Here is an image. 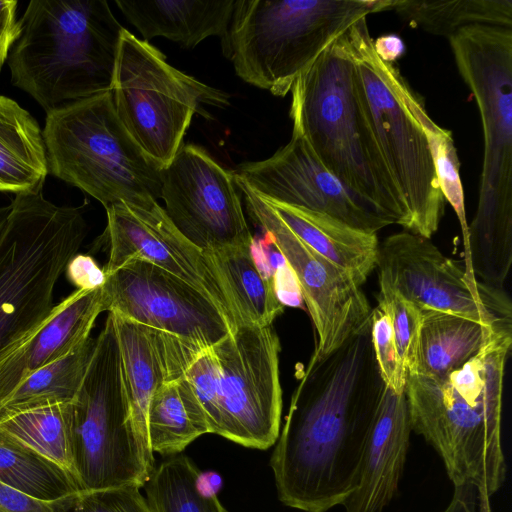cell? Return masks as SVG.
Returning <instances> with one entry per match:
<instances>
[{"label": "cell", "instance_id": "1f68e13d", "mask_svg": "<svg viewBox=\"0 0 512 512\" xmlns=\"http://www.w3.org/2000/svg\"><path fill=\"white\" fill-rule=\"evenodd\" d=\"M0 482L43 502H57L80 492L57 465L1 436Z\"/></svg>", "mask_w": 512, "mask_h": 512}, {"label": "cell", "instance_id": "5bb4252c", "mask_svg": "<svg viewBox=\"0 0 512 512\" xmlns=\"http://www.w3.org/2000/svg\"><path fill=\"white\" fill-rule=\"evenodd\" d=\"M234 179L249 215L263 228L295 276L317 333L312 355L322 359L368 328L373 309L361 286L297 238L266 199L235 174Z\"/></svg>", "mask_w": 512, "mask_h": 512}, {"label": "cell", "instance_id": "8d00e7d4", "mask_svg": "<svg viewBox=\"0 0 512 512\" xmlns=\"http://www.w3.org/2000/svg\"><path fill=\"white\" fill-rule=\"evenodd\" d=\"M137 485L80 491L71 496L61 512H152Z\"/></svg>", "mask_w": 512, "mask_h": 512}, {"label": "cell", "instance_id": "e0dca14e", "mask_svg": "<svg viewBox=\"0 0 512 512\" xmlns=\"http://www.w3.org/2000/svg\"><path fill=\"white\" fill-rule=\"evenodd\" d=\"M105 210L107 225L99 239L109 248L103 268L106 276L130 259L147 261L206 295L233 329L240 325L232 297L217 268L202 250L180 234L158 201L143 206L116 203Z\"/></svg>", "mask_w": 512, "mask_h": 512}, {"label": "cell", "instance_id": "4fadbf2b", "mask_svg": "<svg viewBox=\"0 0 512 512\" xmlns=\"http://www.w3.org/2000/svg\"><path fill=\"white\" fill-rule=\"evenodd\" d=\"M379 284L420 310L459 315L512 334V304L503 287L477 280L428 238L407 230L379 243Z\"/></svg>", "mask_w": 512, "mask_h": 512}, {"label": "cell", "instance_id": "6da1fadb", "mask_svg": "<svg viewBox=\"0 0 512 512\" xmlns=\"http://www.w3.org/2000/svg\"><path fill=\"white\" fill-rule=\"evenodd\" d=\"M384 387L370 326L326 357L311 356L270 459L284 505L327 512L356 489Z\"/></svg>", "mask_w": 512, "mask_h": 512}, {"label": "cell", "instance_id": "d590c367", "mask_svg": "<svg viewBox=\"0 0 512 512\" xmlns=\"http://www.w3.org/2000/svg\"><path fill=\"white\" fill-rule=\"evenodd\" d=\"M370 335L384 385L396 394L404 393L407 374L398 354L390 318L378 306L372 311Z\"/></svg>", "mask_w": 512, "mask_h": 512}, {"label": "cell", "instance_id": "3957f363", "mask_svg": "<svg viewBox=\"0 0 512 512\" xmlns=\"http://www.w3.org/2000/svg\"><path fill=\"white\" fill-rule=\"evenodd\" d=\"M347 30L294 82L293 128L346 188L408 230L407 208L369 120Z\"/></svg>", "mask_w": 512, "mask_h": 512}, {"label": "cell", "instance_id": "e575fe53", "mask_svg": "<svg viewBox=\"0 0 512 512\" xmlns=\"http://www.w3.org/2000/svg\"><path fill=\"white\" fill-rule=\"evenodd\" d=\"M183 376L189 382L203 412L208 433H213L218 410L220 369L213 347L200 348L187 362Z\"/></svg>", "mask_w": 512, "mask_h": 512}, {"label": "cell", "instance_id": "277c9868", "mask_svg": "<svg viewBox=\"0 0 512 512\" xmlns=\"http://www.w3.org/2000/svg\"><path fill=\"white\" fill-rule=\"evenodd\" d=\"M448 41L483 131L478 205L465 244L475 270L502 273L512 264V27L467 26Z\"/></svg>", "mask_w": 512, "mask_h": 512}, {"label": "cell", "instance_id": "603a6c76", "mask_svg": "<svg viewBox=\"0 0 512 512\" xmlns=\"http://www.w3.org/2000/svg\"><path fill=\"white\" fill-rule=\"evenodd\" d=\"M111 314L119 343L122 378L132 426L146 463L153 471L154 457L148 441L147 410L152 394L165 382L162 360L148 327Z\"/></svg>", "mask_w": 512, "mask_h": 512}, {"label": "cell", "instance_id": "74e56055", "mask_svg": "<svg viewBox=\"0 0 512 512\" xmlns=\"http://www.w3.org/2000/svg\"><path fill=\"white\" fill-rule=\"evenodd\" d=\"M65 273L78 290H94L102 287L106 281L103 269L87 254L77 253L72 257L66 265Z\"/></svg>", "mask_w": 512, "mask_h": 512}, {"label": "cell", "instance_id": "484cf974", "mask_svg": "<svg viewBox=\"0 0 512 512\" xmlns=\"http://www.w3.org/2000/svg\"><path fill=\"white\" fill-rule=\"evenodd\" d=\"M73 414V401L5 413L0 415V436L57 465L80 490L74 458Z\"/></svg>", "mask_w": 512, "mask_h": 512}, {"label": "cell", "instance_id": "b9f144b4", "mask_svg": "<svg viewBox=\"0 0 512 512\" xmlns=\"http://www.w3.org/2000/svg\"><path fill=\"white\" fill-rule=\"evenodd\" d=\"M373 47L377 56L390 64L400 59L405 53V44L396 34H386L373 39Z\"/></svg>", "mask_w": 512, "mask_h": 512}, {"label": "cell", "instance_id": "9a60e30c", "mask_svg": "<svg viewBox=\"0 0 512 512\" xmlns=\"http://www.w3.org/2000/svg\"><path fill=\"white\" fill-rule=\"evenodd\" d=\"M160 179L168 218L195 247L216 252L253 245L234 173L205 149L182 145Z\"/></svg>", "mask_w": 512, "mask_h": 512}, {"label": "cell", "instance_id": "60d3db41", "mask_svg": "<svg viewBox=\"0 0 512 512\" xmlns=\"http://www.w3.org/2000/svg\"><path fill=\"white\" fill-rule=\"evenodd\" d=\"M17 5L15 0H0V71L21 35L20 22L16 18Z\"/></svg>", "mask_w": 512, "mask_h": 512}, {"label": "cell", "instance_id": "d6a6232c", "mask_svg": "<svg viewBox=\"0 0 512 512\" xmlns=\"http://www.w3.org/2000/svg\"><path fill=\"white\" fill-rule=\"evenodd\" d=\"M412 109L426 134L432 152L436 174L444 199L454 209L466 240L464 190L460 178V162L452 133L438 126L428 115L423 98L416 92L412 97Z\"/></svg>", "mask_w": 512, "mask_h": 512}, {"label": "cell", "instance_id": "83f0119b", "mask_svg": "<svg viewBox=\"0 0 512 512\" xmlns=\"http://www.w3.org/2000/svg\"><path fill=\"white\" fill-rule=\"evenodd\" d=\"M251 247L204 253L226 285L240 325L269 326L282 314L284 305L276 294L273 278L260 271Z\"/></svg>", "mask_w": 512, "mask_h": 512}, {"label": "cell", "instance_id": "4dcf8cb0", "mask_svg": "<svg viewBox=\"0 0 512 512\" xmlns=\"http://www.w3.org/2000/svg\"><path fill=\"white\" fill-rule=\"evenodd\" d=\"M145 492L152 512H228L215 492L202 488L200 470L185 455H174L154 468Z\"/></svg>", "mask_w": 512, "mask_h": 512}, {"label": "cell", "instance_id": "cb8c5ba5", "mask_svg": "<svg viewBox=\"0 0 512 512\" xmlns=\"http://www.w3.org/2000/svg\"><path fill=\"white\" fill-rule=\"evenodd\" d=\"M48 173L43 130L16 101L0 95V192H38Z\"/></svg>", "mask_w": 512, "mask_h": 512}, {"label": "cell", "instance_id": "d6986e66", "mask_svg": "<svg viewBox=\"0 0 512 512\" xmlns=\"http://www.w3.org/2000/svg\"><path fill=\"white\" fill-rule=\"evenodd\" d=\"M412 432L405 393L384 387L367 441L358 485L345 512H382L397 493Z\"/></svg>", "mask_w": 512, "mask_h": 512}, {"label": "cell", "instance_id": "2e32d148", "mask_svg": "<svg viewBox=\"0 0 512 512\" xmlns=\"http://www.w3.org/2000/svg\"><path fill=\"white\" fill-rule=\"evenodd\" d=\"M102 303L103 311L199 347H211L234 330L206 295L140 259L106 276Z\"/></svg>", "mask_w": 512, "mask_h": 512}, {"label": "cell", "instance_id": "8992f818", "mask_svg": "<svg viewBox=\"0 0 512 512\" xmlns=\"http://www.w3.org/2000/svg\"><path fill=\"white\" fill-rule=\"evenodd\" d=\"M87 231L82 207L55 205L42 190L12 200L0 229V359L48 318Z\"/></svg>", "mask_w": 512, "mask_h": 512}, {"label": "cell", "instance_id": "30bf717a", "mask_svg": "<svg viewBox=\"0 0 512 512\" xmlns=\"http://www.w3.org/2000/svg\"><path fill=\"white\" fill-rule=\"evenodd\" d=\"M111 93L116 113L161 168L174 158L202 104L227 107L229 96L177 70L148 41L121 32Z\"/></svg>", "mask_w": 512, "mask_h": 512}, {"label": "cell", "instance_id": "d4e9b609", "mask_svg": "<svg viewBox=\"0 0 512 512\" xmlns=\"http://www.w3.org/2000/svg\"><path fill=\"white\" fill-rule=\"evenodd\" d=\"M417 364L414 374L440 377L459 368L489 343L512 338L471 318L421 310Z\"/></svg>", "mask_w": 512, "mask_h": 512}, {"label": "cell", "instance_id": "ba28073f", "mask_svg": "<svg viewBox=\"0 0 512 512\" xmlns=\"http://www.w3.org/2000/svg\"><path fill=\"white\" fill-rule=\"evenodd\" d=\"M49 173L98 200L143 206L161 198V167L121 123L111 91L47 112Z\"/></svg>", "mask_w": 512, "mask_h": 512}, {"label": "cell", "instance_id": "5b68a950", "mask_svg": "<svg viewBox=\"0 0 512 512\" xmlns=\"http://www.w3.org/2000/svg\"><path fill=\"white\" fill-rule=\"evenodd\" d=\"M8 56L13 85L47 112L111 91L124 27L105 0H32Z\"/></svg>", "mask_w": 512, "mask_h": 512}, {"label": "cell", "instance_id": "ffe728a7", "mask_svg": "<svg viewBox=\"0 0 512 512\" xmlns=\"http://www.w3.org/2000/svg\"><path fill=\"white\" fill-rule=\"evenodd\" d=\"M102 312V287L76 289L56 304L32 335L0 359V405L34 371L82 345Z\"/></svg>", "mask_w": 512, "mask_h": 512}, {"label": "cell", "instance_id": "ab89813d", "mask_svg": "<svg viewBox=\"0 0 512 512\" xmlns=\"http://www.w3.org/2000/svg\"><path fill=\"white\" fill-rule=\"evenodd\" d=\"M490 499L474 485L456 486L449 504L441 512H492Z\"/></svg>", "mask_w": 512, "mask_h": 512}, {"label": "cell", "instance_id": "836d02e7", "mask_svg": "<svg viewBox=\"0 0 512 512\" xmlns=\"http://www.w3.org/2000/svg\"><path fill=\"white\" fill-rule=\"evenodd\" d=\"M378 307L390 318L398 354L405 372L416 371L422 311L395 289L379 284Z\"/></svg>", "mask_w": 512, "mask_h": 512}, {"label": "cell", "instance_id": "ac0fdd59", "mask_svg": "<svg viewBox=\"0 0 512 512\" xmlns=\"http://www.w3.org/2000/svg\"><path fill=\"white\" fill-rule=\"evenodd\" d=\"M234 174L264 199L325 213L366 232L393 224L332 175L294 128L289 142L271 157L242 163Z\"/></svg>", "mask_w": 512, "mask_h": 512}, {"label": "cell", "instance_id": "f35d334b", "mask_svg": "<svg viewBox=\"0 0 512 512\" xmlns=\"http://www.w3.org/2000/svg\"><path fill=\"white\" fill-rule=\"evenodd\" d=\"M69 498L57 502L38 501L0 482V512H61Z\"/></svg>", "mask_w": 512, "mask_h": 512}, {"label": "cell", "instance_id": "4316f807", "mask_svg": "<svg viewBox=\"0 0 512 512\" xmlns=\"http://www.w3.org/2000/svg\"><path fill=\"white\" fill-rule=\"evenodd\" d=\"M147 433L152 452L163 456L179 454L196 438L208 433L200 405L183 375L165 381L152 394L147 410Z\"/></svg>", "mask_w": 512, "mask_h": 512}, {"label": "cell", "instance_id": "7c38bea8", "mask_svg": "<svg viewBox=\"0 0 512 512\" xmlns=\"http://www.w3.org/2000/svg\"><path fill=\"white\" fill-rule=\"evenodd\" d=\"M212 347L220 369L213 434L248 448L271 447L282 412L277 333L272 325H239Z\"/></svg>", "mask_w": 512, "mask_h": 512}, {"label": "cell", "instance_id": "9c48e42d", "mask_svg": "<svg viewBox=\"0 0 512 512\" xmlns=\"http://www.w3.org/2000/svg\"><path fill=\"white\" fill-rule=\"evenodd\" d=\"M367 17L347 30L374 134L409 215L407 231L430 239L445 211L432 152L400 71L376 54Z\"/></svg>", "mask_w": 512, "mask_h": 512}, {"label": "cell", "instance_id": "52a82bcc", "mask_svg": "<svg viewBox=\"0 0 512 512\" xmlns=\"http://www.w3.org/2000/svg\"><path fill=\"white\" fill-rule=\"evenodd\" d=\"M391 0H236L224 56L236 74L286 96L325 48Z\"/></svg>", "mask_w": 512, "mask_h": 512}, {"label": "cell", "instance_id": "7402d4cb", "mask_svg": "<svg viewBox=\"0 0 512 512\" xmlns=\"http://www.w3.org/2000/svg\"><path fill=\"white\" fill-rule=\"evenodd\" d=\"M267 201L297 238L341 268L358 286H362L377 267L379 241L376 233L354 228L325 213Z\"/></svg>", "mask_w": 512, "mask_h": 512}, {"label": "cell", "instance_id": "7a4b0ae2", "mask_svg": "<svg viewBox=\"0 0 512 512\" xmlns=\"http://www.w3.org/2000/svg\"><path fill=\"white\" fill-rule=\"evenodd\" d=\"M512 338L496 340L446 375H408L412 431L440 456L454 487L471 484L490 498L506 480L501 438L505 366Z\"/></svg>", "mask_w": 512, "mask_h": 512}, {"label": "cell", "instance_id": "f1b7e54d", "mask_svg": "<svg viewBox=\"0 0 512 512\" xmlns=\"http://www.w3.org/2000/svg\"><path fill=\"white\" fill-rule=\"evenodd\" d=\"M389 10L413 27L447 38L472 25L512 27V0H391Z\"/></svg>", "mask_w": 512, "mask_h": 512}, {"label": "cell", "instance_id": "f546056e", "mask_svg": "<svg viewBox=\"0 0 512 512\" xmlns=\"http://www.w3.org/2000/svg\"><path fill=\"white\" fill-rule=\"evenodd\" d=\"M91 336L66 356L30 374L1 403L0 415L74 401L94 353Z\"/></svg>", "mask_w": 512, "mask_h": 512}, {"label": "cell", "instance_id": "8fae6325", "mask_svg": "<svg viewBox=\"0 0 512 512\" xmlns=\"http://www.w3.org/2000/svg\"><path fill=\"white\" fill-rule=\"evenodd\" d=\"M73 407L74 458L80 490L143 487L152 470L132 426L111 313L96 337Z\"/></svg>", "mask_w": 512, "mask_h": 512}, {"label": "cell", "instance_id": "44dd1931", "mask_svg": "<svg viewBox=\"0 0 512 512\" xmlns=\"http://www.w3.org/2000/svg\"><path fill=\"white\" fill-rule=\"evenodd\" d=\"M236 0H116L126 19L143 40L164 37L185 48H194L208 37L221 39L226 48Z\"/></svg>", "mask_w": 512, "mask_h": 512}, {"label": "cell", "instance_id": "7bdbcfd3", "mask_svg": "<svg viewBox=\"0 0 512 512\" xmlns=\"http://www.w3.org/2000/svg\"><path fill=\"white\" fill-rule=\"evenodd\" d=\"M8 212H9V205L0 207V229L6 219Z\"/></svg>", "mask_w": 512, "mask_h": 512}]
</instances>
